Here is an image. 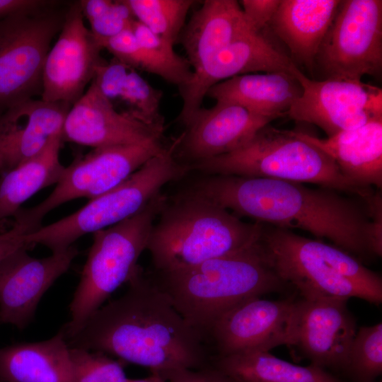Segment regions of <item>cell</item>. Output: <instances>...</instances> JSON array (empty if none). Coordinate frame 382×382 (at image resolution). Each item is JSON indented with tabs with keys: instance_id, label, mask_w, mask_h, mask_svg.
<instances>
[{
	"instance_id": "d6a6232c",
	"label": "cell",
	"mask_w": 382,
	"mask_h": 382,
	"mask_svg": "<svg viewBox=\"0 0 382 382\" xmlns=\"http://www.w3.org/2000/svg\"><path fill=\"white\" fill-rule=\"evenodd\" d=\"M103 47L114 58L136 70L158 75L173 83L170 72L139 45L132 28L110 38L103 43Z\"/></svg>"
},
{
	"instance_id": "9c48e42d",
	"label": "cell",
	"mask_w": 382,
	"mask_h": 382,
	"mask_svg": "<svg viewBox=\"0 0 382 382\" xmlns=\"http://www.w3.org/2000/svg\"><path fill=\"white\" fill-rule=\"evenodd\" d=\"M48 6L0 20V113L42 92L44 64L67 6Z\"/></svg>"
},
{
	"instance_id": "83f0119b",
	"label": "cell",
	"mask_w": 382,
	"mask_h": 382,
	"mask_svg": "<svg viewBox=\"0 0 382 382\" xmlns=\"http://www.w3.org/2000/svg\"><path fill=\"white\" fill-rule=\"evenodd\" d=\"M211 364L238 382H343L325 369L295 365L267 351L216 357Z\"/></svg>"
},
{
	"instance_id": "30bf717a",
	"label": "cell",
	"mask_w": 382,
	"mask_h": 382,
	"mask_svg": "<svg viewBox=\"0 0 382 382\" xmlns=\"http://www.w3.org/2000/svg\"><path fill=\"white\" fill-rule=\"evenodd\" d=\"M166 146L161 137L138 144L93 149L65 167L54 189L44 200L34 207L20 209L13 217L35 231L52 210L69 201L90 200L113 189Z\"/></svg>"
},
{
	"instance_id": "7a4b0ae2",
	"label": "cell",
	"mask_w": 382,
	"mask_h": 382,
	"mask_svg": "<svg viewBox=\"0 0 382 382\" xmlns=\"http://www.w3.org/2000/svg\"><path fill=\"white\" fill-rule=\"evenodd\" d=\"M127 284L122 296L102 306L66 339L69 347L101 352L160 376L210 364L204 337L139 266Z\"/></svg>"
},
{
	"instance_id": "5bb4252c",
	"label": "cell",
	"mask_w": 382,
	"mask_h": 382,
	"mask_svg": "<svg viewBox=\"0 0 382 382\" xmlns=\"http://www.w3.org/2000/svg\"><path fill=\"white\" fill-rule=\"evenodd\" d=\"M103 49L85 25L80 1L71 3L58 38L45 59L40 99L73 105L104 60Z\"/></svg>"
},
{
	"instance_id": "484cf974",
	"label": "cell",
	"mask_w": 382,
	"mask_h": 382,
	"mask_svg": "<svg viewBox=\"0 0 382 382\" xmlns=\"http://www.w3.org/2000/svg\"><path fill=\"white\" fill-rule=\"evenodd\" d=\"M0 382H74L62 330L46 340L0 348Z\"/></svg>"
},
{
	"instance_id": "4dcf8cb0",
	"label": "cell",
	"mask_w": 382,
	"mask_h": 382,
	"mask_svg": "<svg viewBox=\"0 0 382 382\" xmlns=\"http://www.w3.org/2000/svg\"><path fill=\"white\" fill-rule=\"evenodd\" d=\"M80 4L89 30L102 47L110 38L131 28L136 20L126 0H81Z\"/></svg>"
},
{
	"instance_id": "8992f818",
	"label": "cell",
	"mask_w": 382,
	"mask_h": 382,
	"mask_svg": "<svg viewBox=\"0 0 382 382\" xmlns=\"http://www.w3.org/2000/svg\"><path fill=\"white\" fill-rule=\"evenodd\" d=\"M191 170L205 175H221L269 178L310 183L338 192L372 193L347 180L333 160L318 146L298 137L294 131L270 124L262 127L245 144L226 154L190 165Z\"/></svg>"
},
{
	"instance_id": "277c9868",
	"label": "cell",
	"mask_w": 382,
	"mask_h": 382,
	"mask_svg": "<svg viewBox=\"0 0 382 382\" xmlns=\"http://www.w3.org/2000/svg\"><path fill=\"white\" fill-rule=\"evenodd\" d=\"M262 228L190 190L167 199L146 250L156 272L173 271L241 251L258 241Z\"/></svg>"
},
{
	"instance_id": "7402d4cb",
	"label": "cell",
	"mask_w": 382,
	"mask_h": 382,
	"mask_svg": "<svg viewBox=\"0 0 382 382\" xmlns=\"http://www.w3.org/2000/svg\"><path fill=\"white\" fill-rule=\"evenodd\" d=\"M253 32L238 1L205 0L179 39L193 71L233 41Z\"/></svg>"
},
{
	"instance_id": "3957f363",
	"label": "cell",
	"mask_w": 382,
	"mask_h": 382,
	"mask_svg": "<svg viewBox=\"0 0 382 382\" xmlns=\"http://www.w3.org/2000/svg\"><path fill=\"white\" fill-rule=\"evenodd\" d=\"M150 278L204 339L226 311L247 299L279 291L285 284L269 263L260 239L241 251L187 268L156 272Z\"/></svg>"
},
{
	"instance_id": "e0dca14e",
	"label": "cell",
	"mask_w": 382,
	"mask_h": 382,
	"mask_svg": "<svg viewBox=\"0 0 382 382\" xmlns=\"http://www.w3.org/2000/svg\"><path fill=\"white\" fill-rule=\"evenodd\" d=\"M22 248L0 267V323L23 329L31 321L42 296L71 266L79 252L74 245L46 257Z\"/></svg>"
},
{
	"instance_id": "f546056e",
	"label": "cell",
	"mask_w": 382,
	"mask_h": 382,
	"mask_svg": "<svg viewBox=\"0 0 382 382\" xmlns=\"http://www.w3.org/2000/svg\"><path fill=\"white\" fill-rule=\"evenodd\" d=\"M357 382H374L382 372V323L359 328L345 368Z\"/></svg>"
},
{
	"instance_id": "f1b7e54d",
	"label": "cell",
	"mask_w": 382,
	"mask_h": 382,
	"mask_svg": "<svg viewBox=\"0 0 382 382\" xmlns=\"http://www.w3.org/2000/svg\"><path fill=\"white\" fill-rule=\"evenodd\" d=\"M137 21L174 45L179 39L192 0H126Z\"/></svg>"
},
{
	"instance_id": "d590c367",
	"label": "cell",
	"mask_w": 382,
	"mask_h": 382,
	"mask_svg": "<svg viewBox=\"0 0 382 382\" xmlns=\"http://www.w3.org/2000/svg\"><path fill=\"white\" fill-rule=\"evenodd\" d=\"M33 231L29 226L14 219L11 227L0 233V267L17 250L30 247L26 243L25 237Z\"/></svg>"
},
{
	"instance_id": "74e56055",
	"label": "cell",
	"mask_w": 382,
	"mask_h": 382,
	"mask_svg": "<svg viewBox=\"0 0 382 382\" xmlns=\"http://www.w3.org/2000/svg\"><path fill=\"white\" fill-rule=\"evenodd\" d=\"M127 382H169L162 376L156 374H151V376L139 379H130L129 378Z\"/></svg>"
},
{
	"instance_id": "52a82bcc",
	"label": "cell",
	"mask_w": 382,
	"mask_h": 382,
	"mask_svg": "<svg viewBox=\"0 0 382 382\" xmlns=\"http://www.w3.org/2000/svg\"><path fill=\"white\" fill-rule=\"evenodd\" d=\"M166 200L161 192L134 215L93 233V243L70 303V320L62 330L66 339L79 330L110 294L132 277Z\"/></svg>"
},
{
	"instance_id": "e575fe53",
	"label": "cell",
	"mask_w": 382,
	"mask_h": 382,
	"mask_svg": "<svg viewBox=\"0 0 382 382\" xmlns=\"http://www.w3.org/2000/svg\"><path fill=\"white\" fill-rule=\"evenodd\" d=\"M169 382H238L210 364L197 369H178L161 376Z\"/></svg>"
},
{
	"instance_id": "4fadbf2b",
	"label": "cell",
	"mask_w": 382,
	"mask_h": 382,
	"mask_svg": "<svg viewBox=\"0 0 382 382\" xmlns=\"http://www.w3.org/2000/svg\"><path fill=\"white\" fill-rule=\"evenodd\" d=\"M298 300L253 297L234 306L212 324L205 335L216 357L291 347Z\"/></svg>"
},
{
	"instance_id": "d6986e66",
	"label": "cell",
	"mask_w": 382,
	"mask_h": 382,
	"mask_svg": "<svg viewBox=\"0 0 382 382\" xmlns=\"http://www.w3.org/2000/svg\"><path fill=\"white\" fill-rule=\"evenodd\" d=\"M163 132L117 112L92 81L67 112L61 137L63 142L96 149L138 144Z\"/></svg>"
},
{
	"instance_id": "d4e9b609",
	"label": "cell",
	"mask_w": 382,
	"mask_h": 382,
	"mask_svg": "<svg viewBox=\"0 0 382 382\" xmlns=\"http://www.w3.org/2000/svg\"><path fill=\"white\" fill-rule=\"evenodd\" d=\"M93 81L119 113L149 127L164 130L160 105L163 93L134 68L115 58L103 60Z\"/></svg>"
},
{
	"instance_id": "6da1fadb",
	"label": "cell",
	"mask_w": 382,
	"mask_h": 382,
	"mask_svg": "<svg viewBox=\"0 0 382 382\" xmlns=\"http://www.w3.org/2000/svg\"><path fill=\"white\" fill-rule=\"evenodd\" d=\"M237 216L326 238L350 254H382L381 216L339 192L269 178L207 175L190 189Z\"/></svg>"
},
{
	"instance_id": "8fae6325",
	"label": "cell",
	"mask_w": 382,
	"mask_h": 382,
	"mask_svg": "<svg viewBox=\"0 0 382 382\" xmlns=\"http://www.w3.org/2000/svg\"><path fill=\"white\" fill-rule=\"evenodd\" d=\"M323 79L361 81L382 71V1H342L315 59Z\"/></svg>"
},
{
	"instance_id": "8d00e7d4",
	"label": "cell",
	"mask_w": 382,
	"mask_h": 382,
	"mask_svg": "<svg viewBox=\"0 0 382 382\" xmlns=\"http://www.w3.org/2000/svg\"><path fill=\"white\" fill-rule=\"evenodd\" d=\"M55 2L47 0H0V20L16 13L48 6Z\"/></svg>"
},
{
	"instance_id": "ffe728a7",
	"label": "cell",
	"mask_w": 382,
	"mask_h": 382,
	"mask_svg": "<svg viewBox=\"0 0 382 382\" xmlns=\"http://www.w3.org/2000/svg\"><path fill=\"white\" fill-rule=\"evenodd\" d=\"M71 107L30 98L0 113V175L37 155L61 134Z\"/></svg>"
},
{
	"instance_id": "5b68a950",
	"label": "cell",
	"mask_w": 382,
	"mask_h": 382,
	"mask_svg": "<svg viewBox=\"0 0 382 382\" xmlns=\"http://www.w3.org/2000/svg\"><path fill=\"white\" fill-rule=\"evenodd\" d=\"M260 241L275 273L303 299L355 297L381 303V277L348 252L268 224H262Z\"/></svg>"
},
{
	"instance_id": "603a6c76",
	"label": "cell",
	"mask_w": 382,
	"mask_h": 382,
	"mask_svg": "<svg viewBox=\"0 0 382 382\" xmlns=\"http://www.w3.org/2000/svg\"><path fill=\"white\" fill-rule=\"evenodd\" d=\"M340 0H281L269 25L293 58L312 70Z\"/></svg>"
},
{
	"instance_id": "7c38bea8",
	"label": "cell",
	"mask_w": 382,
	"mask_h": 382,
	"mask_svg": "<svg viewBox=\"0 0 382 382\" xmlns=\"http://www.w3.org/2000/svg\"><path fill=\"white\" fill-rule=\"evenodd\" d=\"M291 72L303 91L286 116L318 126L328 137L382 118L381 88L361 81L313 80L295 64Z\"/></svg>"
},
{
	"instance_id": "2e32d148",
	"label": "cell",
	"mask_w": 382,
	"mask_h": 382,
	"mask_svg": "<svg viewBox=\"0 0 382 382\" xmlns=\"http://www.w3.org/2000/svg\"><path fill=\"white\" fill-rule=\"evenodd\" d=\"M272 121L237 103L216 101L210 108L202 107L185 125V131L176 139L175 156L190 166L228 154Z\"/></svg>"
},
{
	"instance_id": "4316f807",
	"label": "cell",
	"mask_w": 382,
	"mask_h": 382,
	"mask_svg": "<svg viewBox=\"0 0 382 382\" xmlns=\"http://www.w3.org/2000/svg\"><path fill=\"white\" fill-rule=\"evenodd\" d=\"M62 143L61 134L55 136L37 155L0 175V224L38 191L59 182L65 168L59 159Z\"/></svg>"
},
{
	"instance_id": "44dd1931",
	"label": "cell",
	"mask_w": 382,
	"mask_h": 382,
	"mask_svg": "<svg viewBox=\"0 0 382 382\" xmlns=\"http://www.w3.org/2000/svg\"><path fill=\"white\" fill-rule=\"evenodd\" d=\"M295 134L318 146L335 163L339 170L357 186H382V118L373 120L326 139L307 133Z\"/></svg>"
},
{
	"instance_id": "ac0fdd59",
	"label": "cell",
	"mask_w": 382,
	"mask_h": 382,
	"mask_svg": "<svg viewBox=\"0 0 382 382\" xmlns=\"http://www.w3.org/2000/svg\"><path fill=\"white\" fill-rule=\"evenodd\" d=\"M357 330L346 300L302 299L298 300L291 347L311 364L345 370Z\"/></svg>"
},
{
	"instance_id": "f35d334b",
	"label": "cell",
	"mask_w": 382,
	"mask_h": 382,
	"mask_svg": "<svg viewBox=\"0 0 382 382\" xmlns=\"http://www.w3.org/2000/svg\"><path fill=\"white\" fill-rule=\"evenodd\" d=\"M379 382H381V381H379Z\"/></svg>"
},
{
	"instance_id": "ba28073f",
	"label": "cell",
	"mask_w": 382,
	"mask_h": 382,
	"mask_svg": "<svg viewBox=\"0 0 382 382\" xmlns=\"http://www.w3.org/2000/svg\"><path fill=\"white\" fill-rule=\"evenodd\" d=\"M176 140L145 163L125 181L91 199L75 212L29 233V246L40 244L63 251L80 237L115 225L141 210L167 183L180 179L190 167L175 156Z\"/></svg>"
},
{
	"instance_id": "cb8c5ba5",
	"label": "cell",
	"mask_w": 382,
	"mask_h": 382,
	"mask_svg": "<svg viewBox=\"0 0 382 382\" xmlns=\"http://www.w3.org/2000/svg\"><path fill=\"white\" fill-rule=\"evenodd\" d=\"M302 91L300 83L289 72L248 74L214 85L206 96L216 101L237 103L253 113L274 120L286 115Z\"/></svg>"
},
{
	"instance_id": "1f68e13d",
	"label": "cell",
	"mask_w": 382,
	"mask_h": 382,
	"mask_svg": "<svg viewBox=\"0 0 382 382\" xmlns=\"http://www.w3.org/2000/svg\"><path fill=\"white\" fill-rule=\"evenodd\" d=\"M74 382H127L122 364L98 351L69 347Z\"/></svg>"
},
{
	"instance_id": "9a60e30c",
	"label": "cell",
	"mask_w": 382,
	"mask_h": 382,
	"mask_svg": "<svg viewBox=\"0 0 382 382\" xmlns=\"http://www.w3.org/2000/svg\"><path fill=\"white\" fill-rule=\"evenodd\" d=\"M291 58L277 48L263 32H253L233 41L194 69L190 81L179 87L184 125L202 108L207 91L233 76L257 72H291Z\"/></svg>"
},
{
	"instance_id": "836d02e7",
	"label": "cell",
	"mask_w": 382,
	"mask_h": 382,
	"mask_svg": "<svg viewBox=\"0 0 382 382\" xmlns=\"http://www.w3.org/2000/svg\"><path fill=\"white\" fill-rule=\"evenodd\" d=\"M281 0H242L240 5L245 18L255 32H262L269 25Z\"/></svg>"
}]
</instances>
